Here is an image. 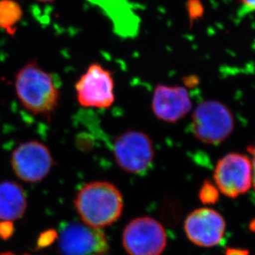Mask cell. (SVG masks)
Segmentation results:
<instances>
[{"mask_svg": "<svg viewBox=\"0 0 255 255\" xmlns=\"http://www.w3.org/2000/svg\"><path fill=\"white\" fill-rule=\"evenodd\" d=\"M123 206L119 189L105 181L87 183L75 199V207L82 222L94 228L114 224L122 216Z\"/></svg>", "mask_w": 255, "mask_h": 255, "instance_id": "1", "label": "cell"}, {"mask_svg": "<svg viewBox=\"0 0 255 255\" xmlns=\"http://www.w3.org/2000/svg\"><path fill=\"white\" fill-rule=\"evenodd\" d=\"M15 90L22 106L36 115L50 116L59 104L60 91L52 75L36 60L29 61L17 71Z\"/></svg>", "mask_w": 255, "mask_h": 255, "instance_id": "2", "label": "cell"}, {"mask_svg": "<svg viewBox=\"0 0 255 255\" xmlns=\"http://www.w3.org/2000/svg\"><path fill=\"white\" fill-rule=\"evenodd\" d=\"M235 128L234 116L226 104L216 100L202 102L192 116V131L200 141L219 144Z\"/></svg>", "mask_w": 255, "mask_h": 255, "instance_id": "3", "label": "cell"}, {"mask_svg": "<svg viewBox=\"0 0 255 255\" xmlns=\"http://www.w3.org/2000/svg\"><path fill=\"white\" fill-rule=\"evenodd\" d=\"M123 245L129 255H160L166 248V232L154 218L138 217L124 229Z\"/></svg>", "mask_w": 255, "mask_h": 255, "instance_id": "4", "label": "cell"}, {"mask_svg": "<svg viewBox=\"0 0 255 255\" xmlns=\"http://www.w3.org/2000/svg\"><path fill=\"white\" fill-rule=\"evenodd\" d=\"M114 153L121 169L128 173L141 174L148 170L153 163L154 144L145 133L128 130L116 139Z\"/></svg>", "mask_w": 255, "mask_h": 255, "instance_id": "5", "label": "cell"}, {"mask_svg": "<svg viewBox=\"0 0 255 255\" xmlns=\"http://www.w3.org/2000/svg\"><path fill=\"white\" fill-rule=\"evenodd\" d=\"M253 165L245 154L230 153L217 162L215 185L227 198H236L250 191L253 184Z\"/></svg>", "mask_w": 255, "mask_h": 255, "instance_id": "6", "label": "cell"}, {"mask_svg": "<svg viewBox=\"0 0 255 255\" xmlns=\"http://www.w3.org/2000/svg\"><path fill=\"white\" fill-rule=\"evenodd\" d=\"M58 247L62 255H106L109 250L102 229L78 222L64 225L58 236Z\"/></svg>", "mask_w": 255, "mask_h": 255, "instance_id": "7", "label": "cell"}, {"mask_svg": "<svg viewBox=\"0 0 255 255\" xmlns=\"http://www.w3.org/2000/svg\"><path fill=\"white\" fill-rule=\"evenodd\" d=\"M79 104L85 108L108 109L115 101L112 73L99 63L89 65L75 84Z\"/></svg>", "mask_w": 255, "mask_h": 255, "instance_id": "8", "label": "cell"}, {"mask_svg": "<svg viewBox=\"0 0 255 255\" xmlns=\"http://www.w3.org/2000/svg\"><path fill=\"white\" fill-rule=\"evenodd\" d=\"M11 164L17 178L26 183H36L48 175L54 159L46 145L37 140H30L14 149Z\"/></svg>", "mask_w": 255, "mask_h": 255, "instance_id": "9", "label": "cell"}, {"mask_svg": "<svg viewBox=\"0 0 255 255\" xmlns=\"http://www.w3.org/2000/svg\"><path fill=\"white\" fill-rule=\"evenodd\" d=\"M183 229L192 243L200 247L211 248L222 242L227 223L219 212L209 207H202L188 215Z\"/></svg>", "mask_w": 255, "mask_h": 255, "instance_id": "10", "label": "cell"}, {"mask_svg": "<svg viewBox=\"0 0 255 255\" xmlns=\"http://www.w3.org/2000/svg\"><path fill=\"white\" fill-rule=\"evenodd\" d=\"M193 102L184 87L158 85L152 98L154 116L165 123H174L188 115Z\"/></svg>", "mask_w": 255, "mask_h": 255, "instance_id": "11", "label": "cell"}, {"mask_svg": "<svg viewBox=\"0 0 255 255\" xmlns=\"http://www.w3.org/2000/svg\"><path fill=\"white\" fill-rule=\"evenodd\" d=\"M26 194L22 186L12 181L0 183V221L14 222L27 210Z\"/></svg>", "mask_w": 255, "mask_h": 255, "instance_id": "12", "label": "cell"}, {"mask_svg": "<svg viewBox=\"0 0 255 255\" xmlns=\"http://www.w3.org/2000/svg\"><path fill=\"white\" fill-rule=\"evenodd\" d=\"M23 16L21 5L15 0H0V30L11 36L17 31V23Z\"/></svg>", "mask_w": 255, "mask_h": 255, "instance_id": "13", "label": "cell"}, {"mask_svg": "<svg viewBox=\"0 0 255 255\" xmlns=\"http://www.w3.org/2000/svg\"><path fill=\"white\" fill-rule=\"evenodd\" d=\"M220 192L215 183L210 181H205L199 191V199L206 205L215 204L218 202Z\"/></svg>", "mask_w": 255, "mask_h": 255, "instance_id": "14", "label": "cell"}, {"mask_svg": "<svg viewBox=\"0 0 255 255\" xmlns=\"http://www.w3.org/2000/svg\"><path fill=\"white\" fill-rule=\"evenodd\" d=\"M188 11L191 19H196L202 17L203 13V7L198 0H188Z\"/></svg>", "mask_w": 255, "mask_h": 255, "instance_id": "15", "label": "cell"}, {"mask_svg": "<svg viewBox=\"0 0 255 255\" xmlns=\"http://www.w3.org/2000/svg\"><path fill=\"white\" fill-rule=\"evenodd\" d=\"M14 231V227L11 222H0V238L7 240L12 236Z\"/></svg>", "mask_w": 255, "mask_h": 255, "instance_id": "16", "label": "cell"}, {"mask_svg": "<svg viewBox=\"0 0 255 255\" xmlns=\"http://www.w3.org/2000/svg\"><path fill=\"white\" fill-rule=\"evenodd\" d=\"M249 251L247 250L242 249L228 248L226 251L225 255H249Z\"/></svg>", "mask_w": 255, "mask_h": 255, "instance_id": "17", "label": "cell"}, {"mask_svg": "<svg viewBox=\"0 0 255 255\" xmlns=\"http://www.w3.org/2000/svg\"><path fill=\"white\" fill-rule=\"evenodd\" d=\"M241 2L247 12H253L255 10V0H241Z\"/></svg>", "mask_w": 255, "mask_h": 255, "instance_id": "18", "label": "cell"}, {"mask_svg": "<svg viewBox=\"0 0 255 255\" xmlns=\"http://www.w3.org/2000/svg\"><path fill=\"white\" fill-rule=\"evenodd\" d=\"M0 255H15L14 253H12V252H4V253L0 254Z\"/></svg>", "mask_w": 255, "mask_h": 255, "instance_id": "19", "label": "cell"}, {"mask_svg": "<svg viewBox=\"0 0 255 255\" xmlns=\"http://www.w3.org/2000/svg\"><path fill=\"white\" fill-rule=\"evenodd\" d=\"M36 1H38V2H54L55 0H36Z\"/></svg>", "mask_w": 255, "mask_h": 255, "instance_id": "20", "label": "cell"}]
</instances>
